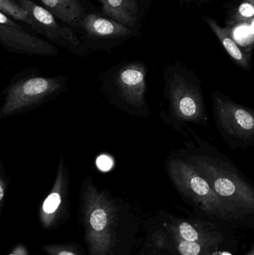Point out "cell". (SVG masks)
<instances>
[{
    "mask_svg": "<svg viewBox=\"0 0 254 255\" xmlns=\"http://www.w3.org/2000/svg\"><path fill=\"white\" fill-rule=\"evenodd\" d=\"M164 107L160 118L164 124L184 133L189 124L208 127L201 81L193 70L180 62L164 69Z\"/></svg>",
    "mask_w": 254,
    "mask_h": 255,
    "instance_id": "obj_3",
    "label": "cell"
},
{
    "mask_svg": "<svg viewBox=\"0 0 254 255\" xmlns=\"http://www.w3.org/2000/svg\"><path fill=\"white\" fill-rule=\"evenodd\" d=\"M49 82L41 78L31 79L24 85L22 92L28 97H36L43 94L49 89Z\"/></svg>",
    "mask_w": 254,
    "mask_h": 255,
    "instance_id": "obj_16",
    "label": "cell"
},
{
    "mask_svg": "<svg viewBox=\"0 0 254 255\" xmlns=\"http://www.w3.org/2000/svg\"><path fill=\"white\" fill-rule=\"evenodd\" d=\"M149 220L170 235L189 242L227 251L234 250L237 246L230 229L205 219L176 217L161 211Z\"/></svg>",
    "mask_w": 254,
    "mask_h": 255,
    "instance_id": "obj_7",
    "label": "cell"
},
{
    "mask_svg": "<svg viewBox=\"0 0 254 255\" xmlns=\"http://www.w3.org/2000/svg\"><path fill=\"white\" fill-rule=\"evenodd\" d=\"M9 255H29L28 254V250L22 245H18L13 249Z\"/></svg>",
    "mask_w": 254,
    "mask_h": 255,
    "instance_id": "obj_20",
    "label": "cell"
},
{
    "mask_svg": "<svg viewBox=\"0 0 254 255\" xmlns=\"http://www.w3.org/2000/svg\"><path fill=\"white\" fill-rule=\"evenodd\" d=\"M211 99L215 124L224 142L233 150L254 145V111L219 91H214Z\"/></svg>",
    "mask_w": 254,
    "mask_h": 255,
    "instance_id": "obj_6",
    "label": "cell"
},
{
    "mask_svg": "<svg viewBox=\"0 0 254 255\" xmlns=\"http://www.w3.org/2000/svg\"><path fill=\"white\" fill-rule=\"evenodd\" d=\"M214 255H232L231 253H230L229 252L227 251V250H217L215 253Z\"/></svg>",
    "mask_w": 254,
    "mask_h": 255,
    "instance_id": "obj_22",
    "label": "cell"
},
{
    "mask_svg": "<svg viewBox=\"0 0 254 255\" xmlns=\"http://www.w3.org/2000/svg\"><path fill=\"white\" fill-rule=\"evenodd\" d=\"M145 221L129 204L104 190L89 185L84 193L82 223L89 255L132 254Z\"/></svg>",
    "mask_w": 254,
    "mask_h": 255,
    "instance_id": "obj_1",
    "label": "cell"
},
{
    "mask_svg": "<svg viewBox=\"0 0 254 255\" xmlns=\"http://www.w3.org/2000/svg\"><path fill=\"white\" fill-rule=\"evenodd\" d=\"M254 0H243L230 18L228 24L236 25L254 21Z\"/></svg>",
    "mask_w": 254,
    "mask_h": 255,
    "instance_id": "obj_12",
    "label": "cell"
},
{
    "mask_svg": "<svg viewBox=\"0 0 254 255\" xmlns=\"http://www.w3.org/2000/svg\"><path fill=\"white\" fill-rule=\"evenodd\" d=\"M85 26L89 34L100 37L119 38L129 36L131 33L128 26L119 23L117 21L94 14L86 16Z\"/></svg>",
    "mask_w": 254,
    "mask_h": 255,
    "instance_id": "obj_10",
    "label": "cell"
},
{
    "mask_svg": "<svg viewBox=\"0 0 254 255\" xmlns=\"http://www.w3.org/2000/svg\"><path fill=\"white\" fill-rule=\"evenodd\" d=\"M144 227L146 230L145 241L169 255H214L219 250L176 238L150 220L145 221Z\"/></svg>",
    "mask_w": 254,
    "mask_h": 255,
    "instance_id": "obj_8",
    "label": "cell"
},
{
    "mask_svg": "<svg viewBox=\"0 0 254 255\" xmlns=\"http://www.w3.org/2000/svg\"><path fill=\"white\" fill-rule=\"evenodd\" d=\"M245 255H254V247H252V250L249 252V253H246Z\"/></svg>",
    "mask_w": 254,
    "mask_h": 255,
    "instance_id": "obj_24",
    "label": "cell"
},
{
    "mask_svg": "<svg viewBox=\"0 0 254 255\" xmlns=\"http://www.w3.org/2000/svg\"><path fill=\"white\" fill-rule=\"evenodd\" d=\"M4 188H3L2 186L0 184V202L2 201L3 198H4Z\"/></svg>",
    "mask_w": 254,
    "mask_h": 255,
    "instance_id": "obj_23",
    "label": "cell"
},
{
    "mask_svg": "<svg viewBox=\"0 0 254 255\" xmlns=\"http://www.w3.org/2000/svg\"><path fill=\"white\" fill-rule=\"evenodd\" d=\"M186 161L208 183L213 191L243 224L254 213V189L237 166L214 146L196 138Z\"/></svg>",
    "mask_w": 254,
    "mask_h": 255,
    "instance_id": "obj_2",
    "label": "cell"
},
{
    "mask_svg": "<svg viewBox=\"0 0 254 255\" xmlns=\"http://www.w3.org/2000/svg\"><path fill=\"white\" fill-rule=\"evenodd\" d=\"M48 7H52L57 10H62L65 7L67 0H42Z\"/></svg>",
    "mask_w": 254,
    "mask_h": 255,
    "instance_id": "obj_18",
    "label": "cell"
},
{
    "mask_svg": "<svg viewBox=\"0 0 254 255\" xmlns=\"http://www.w3.org/2000/svg\"></svg>",
    "mask_w": 254,
    "mask_h": 255,
    "instance_id": "obj_25",
    "label": "cell"
},
{
    "mask_svg": "<svg viewBox=\"0 0 254 255\" xmlns=\"http://www.w3.org/2000/svg\"><path fill=\"white\" fill-rule=\"evenodd\" d=\"M166 168L176 190L187 203L201 212L206 220L228 229L242 225L207 181L186 159L169 157Z\"/></svg>",
    "mask_w": 254,
    "mask_h": 255,
    "instance_id": "obj_4",
    "label": "cell"
},
{
    "mask_svg": "<svg viewBox=\"0 0 254 255\" xmlns=\"http://www.w3.org/2000/svg\"><path fill=\"white\" fill-rule=\"evenodd\" d=\"M0 24L1 25H10V26H15V24L6 16L5 13L0 11Z\"/></svg>",
    "mask_w": 254,
    "mask_h": 255,
    "instance_id": "obj_21",
    "label": "cell"
},
{
    "mask_svg": "<svg viewBox=\"0 0 254 255\" xmlns=\"http://www.w3.org/2000/svg\"><path fill=\"white\" fill-rule=\"evenodd\" d=\"M11 16L15 19L23 21L34 26V22L31 19L28 12L19 7L11 0H0V11Z\"/></svg>",
    "mask_w": 254,
    "mask_h": 255,
    "instance_id": "obj_13",
    "label": "cell"
},
{
    "mask_svg": "<svg viewBox=\"0 0 254 255\" xmlns=\"http://www.w3.org/2000/svg\"><path fill=\"white\" fill-rule=\"evenodd\" d=\"M97 166L101 170H108L112 166V160L107 156H101L97 160Z\"/></svg>",
    "mask_w": 254,
    "mask_h": 255,
    "instance_id": "obj_19",
    "label": "cell"
},
{
    "mask_svg": "<svg viewBox=\"0 0 254 255\" xmlns=\"http://www.w3.org/2000/svg\"><path fill=\"white\" fill-rule=\"evenodd\" d=\"M28 10H31V17L32 16L39 23L49 27L56 25L53 15L44 7L31 3V5H27Z\"/></svg>",
    "mask_w": 254,
    "mask_h": 255,
    "instance_id": "obj_14",
    "label": "cell"
},
{
    "mask_svg": "<svg viewBox=\"0 0 254 255\" xmlns=\"http://www.w3.org/2000/svg\"><path fill=\"white\" fill-rule=\"evenodd\" d=\"M203 19L210 26L215 34L217 36L222 46H224L228 55L237 64V65L243 70H250V57L246 52H243L241 48L236 43L235 40L231 36L229 28H223L221 26L216 19H213L210 16H204Z\"/></svg>",
    "mask_w": 254,
    "mask_h": 255,
    "instance_id": "obj_9",
    "label": "cell"
},
{
    "mask_svg": "<svg viewBox=\"0 0 254 255\" xmlns=\"http://www.w3.org/2000/svg\"><path fill=\"white\" fill-rule=\"evenodd\" d=\"M147 67L140 61L122 63L104 75V93L110 104L135 118H149L151 109L146 100Z\"/></svg>",
    "mask_w": 254,
    "mask_h": 255,
    "instance_id": "obj_5",
    "label": "cell"
},
{
    "mask_svg": "<svg viewBox=\"0 0 254 255\" xmlns=\"http://www.w3.org/2000/svg\"><path fill=\"white\" fill-rule=\"evenodd\" d=\"M130 255H169L167 254L165 252H163L162 250H158L156 247H153L149 243L145 241L142 247L141 250L136 253V254H131Z\"/></svg>",
    "mask_w": 254,
    "mask_h": 255,
    "instance_id": "obj_17",
    "label": "cell"
},
{
    "mask_svg": "<svg viewBox=\"0 0 254 255\" xmlns=\"http://www.w3.org/2000/svg\"><path fill=\"white\" fill-rule=\"evenodd\" d=\"M42 250L48 255H84L79 247L71 244H49Z\"/></svg>",
    "mask_w": 254,
    "mask_h": 255,
    "instance_id": "obj_15",
    "label": "cell"
},
{
    "mask_svg": "<svg viewBox=\"0 0 254 255\" xmlns=\"http://www.w3.org/2000/svg\"><path fill=\"white\" fill-rule=\"evenodd\" d=\"M104 13L125 26H133L137 21V0H99Z\"/></svg>",
    "mask_w": 254,
    "mask_h": 255,
    "instance_id": "obj_11",
    "label": "cell"
}]
</instances>
